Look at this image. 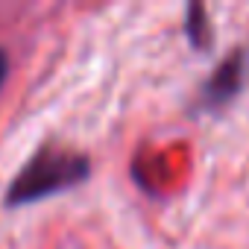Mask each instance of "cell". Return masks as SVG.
Returning a JSON list of instances; mask_svg holds the SVG:
<instances>
[{
    "mask_svg": "<svg viewBox=\"0 0 249 249\" xmlns=\"http://www.w3.org/2000/svg\"><path fill=\"white\" fill-rule=\"evenodd\" d=\"M85 176H88V159L85 156L47 144L12 179L6 205H27V202L44 199V196H50L56 191L79 185Z\"/></svg>",
    "mask_w": 249,
    "mask_h": 249,
    "instance_id": "6da1fadb",
    "label": "cell"
},
{
    "mask_svg": "<svg viewBox=\"0 0 249 249\" xmlns=\"http://www.w3.org/2000/svg\"><path fill=\"white\" fill-rule=\"evenodd\" d=\"M243 79H246V53H243V50H234L231 56H226V59L220 62V68H217L214 76L208 79V85H205V100H208L211 106L229 103V100L240 91Z\"/></svg>",
    "mask_w": 249,
    "mask_h": 249,
    "instance_id": "7a4b0ae2",
    "label": "cell"
},
{
    "mask_svg": "<svg viewBox=\"0 0 249 249\" xmlns=\"http://www.w3.org/2000/svg\"><path fill=\"white\" fill-rule=\"evenodd\" d=\"M188 38H191V44L199 47V50H205L208 41H211V27H208V21H205V9H202L199 3H194V6L188 9Z\"/></svg>",
    "mask_w": 249,
    "mask_h": 249,
    "instance_id": "3957f363",
    "label": "cell"
},
{
    "mask_svg": "<svg viewBox=\"0 0 249 249\" xmlns=\"http://www.w3.org/2000/svg\"><path fill=\"white\" fill-rule=\"evenodd\" d=\"M6 71H9V59H6L3 50H0V85H3V79H6Z\"/></svg>",
    "mask_w": 249,
    "mask_h": 249,
    "instance_id": "277c9868",
    "label": "cell"
}]
</instances>
